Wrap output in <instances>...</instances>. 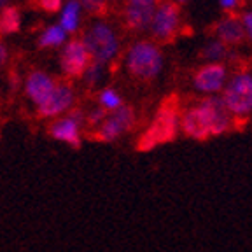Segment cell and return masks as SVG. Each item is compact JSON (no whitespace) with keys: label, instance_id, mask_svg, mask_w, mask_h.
I'll use <instances>...</instances> for the list:
<instances>
[{"label":"cell","instance_id":"cell-1","mask_svg":"<svg viewBox=\"0 0 252 252\" xmlns=\"http://www.w3.org/2000/svg\"><path fill=\"white\" fill-rule=\"evenodd\" d=\"M236 119L228 112L219 94L205 96L181 114V130L198 142L228 133Z\"/></svg>","mask_w":252,"mask_h":252},{"label":"cell","instance_id":"cell-2","mask_svg":"<svg viewBox=\"0 0 252 252\" xmlns=\"http://www.w3.org/2000/svg\"><path fill=\"white\" fill-rule=\"evenodd\" d=\"M181 131V112L175 103V100H166L147 128L142 131V135L137 140V149L138 151H153L156 147L168 144V142L175 140L177 133Z\"/></svg>","mask_w":252,"mask_h":252},{"label":"cell","instance_id":"cell-3","mask_svg":"<svg viewBox=\"0 0 252 252\" xmlns=\"http://www.w3.org/2000/svg\"><path fill=\"white\" fill-rule=\"evenodd\" d=\"M165 58L156 42L153 40H138L131 44L126 51L125 67L128 74L138 81H153L161 74Z\"/></svg>","mask_w":252,"mask_h":252},{"label":"cell","instance_id":"cell-4","mask_svg":"<svg viewBox=\"0 0 252 252\" xmlns=\"http://www.w3.org/2000/svg\"><path fill=\"white\" fill-rule=\"evenodd\" d=\"M220 100L235 119H244L252 114V74L236 72L228 77L220 91Z\"/></svg>","mask_w":252,"mask_h":252},{"label":"cell","instance_id":"cell-5","mask_svg":"<svg viewBox=\"0 0 252 252\" xmlns=\"http://www.w3.org/2000/svg\"><path fill=\"white\" fill-rule=\"evenodd\" d=\"M81 40L90 53L91 60L103 63V65H109L119 53L118 35L112 30V27L105 21H96L91 25L83 33Z\"/></svg>","mask_w":252,"mask_h":252},{"label":"cell","instance_id":"cell-6","mask_svg":"<svg viewBox=\"0 0 252 252\" xmlns=\"http://www.w3.org/2000/svg\"><path fill=\"white\" fill-rule=\"evenodd\" d=\"M181 30V9L173 0H161L158 4L149 25V33L156 42H168Z\"/></svg>","mask_w":252,"mask_h":252},{"label":"cell","instance_id":"cell-7","mask_svg":"<svg viewBox=\"0 0 252 252\" xmlns=\"http://www.w3.org/2000/svg\"><path fill=\"white\" fill-rule=\"evenodd\" d=\"M135 123H137V116H135L133 107L123 103L119 109L107 114V118L96 128V133L93 137L100 142H114L125 133H128L135 126Z\"/></svg>","mask_w":252,"mask_h":252},{"label":"cell","instance_id":"cell-8","mask_svg":"<svg viewBox=\"0 0 252 252\" xmlns=\"http://www.w3.org/2000/svg\"><path fill=\"white\" fill-rule=\"evenodd\" d=\"M228 81V68L224 63H205L193 75V88L198 93L210 96L219 94Z\"/></svg>","mask_w":252,"mask_h":252},{"label":"cell","instance_id":"cell-9","mask_svg":"<svg viewBox=\"0 0 252 252\" xmlns=\"http://www.w3.org/2000/svg\"><path fill=\"white\" fill-rule=\"evenodd\" d=\"M90 62L91 56L81 39H74L70 42L63 44L62 55H60V68L67 77H81L90 65Z\"/></svg>","mask_w":252,"mask_h":252},{"label":"cell","instance_id":"cell-10","mask_svg":"<svg viewBox=\"0 0 252 252\" xmlns=\"http://www.w3.org/2000/svg\"><path fill=\"white\" fill-rule=\"evenodd\" d=\"M75 100L74 90L68 83H56L53 88L51 94L37 105V116L39 118H60L67 110L72 109Z\"/></svg>","mask_w":252,"mask_h":252},{"label":"cell","instance_id":"cell-11","mask_svg":"<svg viewBox=\"0 0 252 252\" xmlns=\"http://www.w3.org/2000/svg\"><path fill=\"white\" fill-rule=\"evenodd\" d=\"M81 128H83V125H79L77 121H74V119L67 114L51 123V126H49V135H51L55 140H60V142H63V144L70 146L72 149H79L81 144H83Z\"/></svg>","mask_w":252,"mask_h":252},{"label":"cell","instance_id":"cell-12","mask_svg":"<svg viewBox=\"0 0 252 252\" xmlns=\"http://www.w3.org/2000/svg\"><path fill=\"white\" fill-rule=\"evenodd\" d=\"M55 84L56 81L49 74L42 70H35L28 74V77L25 79V93H27L28 100L39 105L51 94Z\"/></svg>","mask_w":252,"mask_h":252},{"label":"cell","instance_id":"cell-13","mask_svg":"<svg viewBox=\"0 0 252 252\" xmlns=\"http://www.w3.org/2000/svg\"><path fill=\"white\" fill-rule=\"evenodd\" d=\"M214 33H216V39L220 40L228 47L238 46L245 40L244 28H242L240 18L235 14H228L224 18H220L219 21L214 27Z\"/></svg>","mask_w":252,"mask_h":252},{"label":"cell","instance_id":"cell-14","mask_svg":"<svg viewBox=\"0 0 252 252\" xmlns=\"http://www.w3.org/2000/svg\"><path fill=\"white\" fill-rule=\"evenodd\" d=\"M81 14H83V7L79 4V0H68L67 4H63V7L60 9L58 25L67 33H75L81 25Z\"/></svg>","mask_w":252,"mask_h":252},{"label":"cell","instance_id":"cell-15","mask_svg":"<svg viewBox=\"0 0 252 252\" xmlns=\"http://www.w3.org/2000/svg\"><path fill=\"white\" fill-rule=\"evenodd\" d=\"M21 28V12L16 5H5L0 11V35H12Z\"/></svg>","mask_w":252,"mask_h":252},{"label":"cell","instance_id":"cell-16","mask_svg":"<svg viewBox=\"0 0 252 252\" xmlns=\"http://www.w3.org/2000/svg\"><path fill=\"white\" fill-rule=\"evenodd\" d=\"M67 32L63 30L58 23L47 27L46 30L39 35V40H37V46L39 47H60L65 44L67 40Z\"/></svg>","mask_w":252,"mask_h":252},{"label":"cell","instance_id":"cell-17","mask_svg":"<svg viewBox=\"0 0 252 252\" xmlns=\"http://www.w3.org/2000/svg\"><path fill=\"white\" fill-rule=\"evenodd\" d=\"M229 47L224 46L220 40L214 39L210 42H207L201 49V58L207 63H222V60L228 58Z\"/></svg>","mask_w":252,"mask_h":252},{"label":"cell","instance_id":"cell-18","mask_svg":"<svg viewBox=\"0 0 252 252\" xmlns=\"http://www.w3.org/2000/svg\"><path fill=\"white\" fill-rule=\"evenodd\" d=\"M105 67L107 65H103V63L93 62V60H91L90 65H88L86 70H84V74L81 75L83 81H84V84L90 86V88L98 86V84L102 83L103 75H105Z\"/></svg>","mask_w":252,"mask_h":252},{"label":"cell","instance_id":"cell-19","mask_svg":"<svg viewBox=\"0 0 252 252\" xmlns=\"http://www.w3.org/2000/svg\"><path fill=\"white\" fill-rule=\"evenodd\" d=\"M98 105L105 109L107 112H112L123 105V96L119 94V91L112 90V88H105L98 93Z\"/></svg>","mask_w":252,"mask_h":252},{"label":"cell","instance_id":"cell-20","mask_svg":"<svg viewBox=\"0 0 252 252\" xmlns=\"http://www.w3.org/2000/svg\"><path fill=\"white\" fill-rule=\"evenodd\" d=\"M79 4L91 16H103L109 9V2L107 0H79Z\"/></svg>","mask_w":252,"mask_h":252},{"label":"cell","instance_id":"cell-21","mask_svg":"<svg viewBox=\"0 0 252 252\" xmlns=\"http://www.w3.org/2000/svg\"><path fill=\"white\" fill-rule=\"evenodd\" d=\"M107 114H109V112H107L105 109H102L100 105L94 107V109H91L86 114V123L90 126H93V128H98V126L102 125L103 119L107 118Z\"/></svg>","mask_w":252,"mask_h":252},{"label":"cell","instance_id":"cell-22","mask_svg":"<svg viewBox=\"0 0 252 252\" xmlns=\"http://www.w3.org/2000/svg\"><path fill=\"white\" fill-rule=\"evenodd\" d=\"M240 23H242V28H244V33H245V39L252 40V7L245 9L240 16Z\"/></svg>","mask_w":252,"mask_h":252},{"label":"cell","instance_id":"cell-23","mask_svg":"<svg viewBox=\"0 0 252 252\" xmlns=\"http://www.w3.org/2000/svg\"><path fill=\"white\" fill-rule=\"evenodd\" d=\"M37 5H39L44 12L56 14V12H60V9L63 7V0H37Z\"/></svg>","mask_w":252,"mask_h":252},{"label":"cell","instance_id":"cell-24","mask_svg":"<svg viewBox=\"0 0 252 252\" xmlns=\"http://www.w3.org/2000/svg\"><path fill=\"white\" fill-rule=\"evenodd\" d=\"M161 0H126V5H133V7H140V9H149L154 11L158 7Z\"/></svg>","mask_w":252,"mask_h":252},{"label":"cell","instance_id":"cell-25","mask_svg":"<svg viewBox=\"0 0 252 252\" xmlns=\"http://www.w3.org/2000/svg\"><path fill=\"white\" fill-rule=\"evenodd\" d=\"M219 5L224 12L231 14V12H235L236 9L240 7V0H219Z\"/></svg>","mask_w":252,"mask_h":252},{"label":"cell","instance_id":"cell-26","mask_svg":"<svg viewBox=\"0 0 252 252\" xmlns=\"http://www.w3.org/2000/svg\"><path fill=\"white\" fill-rule=\"evenodd\" d=\"M9 60V51H7V47L4 46V44L0 42V68L4 67L5 63H7Z\"/></svg>","mask_w":252,"mask_h":252},{"label":"cell","instance_id":"cell-27","mask_svg":"<svg viewBox=\"0 0 252 252\" xmlns=\"http://www.w3.org/2000/svg\"><path fill=\"white\" fill-rule=\"evenodd\" d=\"M5 5H7V0H0V11H2Z\"/></svg>","mask_w":252,"mask_h":252},{"label":"cell","instance_id":"cell-28","mask_svg":"<svg viewBox=\"0 0 252 252\" xmlns=\"http://www.w3.org/2000/svg\"><path fill=\"white\" fill-rule=\"evenodd\" d=\"M175 2H188V0H175Z\"/></svg>","mask_w":252,"mask_h":252},{"label":"cell","instance_id":"cell-29","mask_svg":"<svg viewBox=\"0 0 252 252\" xmlns=\"http://www.w3.org/2000/svg\"><path fill=\"white\" fill-rule=\"evenodd\" d=\"M107 2H116V0H107Z\"/></svg>","mask_w":252,"mask_h":252},{"label":"cell","instance_id":"cell-30","mask_svg":"<svg viewBox=\"0 0 252 252\" xmlns=\"http://www.w3.org/2000/svg\"><path fill=\"white\" fill-rule=\"evenodd\" d=\"M251 2H252V0H251Z\"/></svg>","mask_w":252,"mask_h":252}]
</instances>
